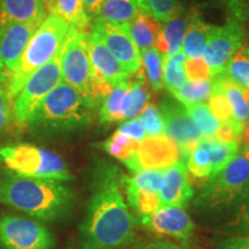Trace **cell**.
I'll return each instance as SVG.
<instances>
[{"label":"cell","mask_w":249,"mask_h":249,"mask_svg":"<svg viewBox=\"0 0 249 249\" xmlns=\"http://www.w3.org/2000/svg\"><path fill=\"white\" fill-rule=\"evenodd\" d=\"M135 218L121 191L120 176L112 167L97 173L82 232L91 247L119 248L133 240Z\"/></svg>","instance_id":"obj_1"},{"label":"cell","mask_w":249,"mask_h":249,"mask_svg":"<svg viewBox=\"0 0 249 249\" xmlns=\"http://www.w3.org/2000/svg\"><path fill=\"white\" fill-rule=\"evenodd\" d=\"M61 182L6 172L0 178V204L39 220L60 219L70 213L74 203L73 191Z\"/></svg>","instance_id":"obj_2"},{"label":"cell","mask_w":249,"mask_h":249,"mask_svg":"<svg viewBox=\"0 0 249 249\" xmlns=\"http://www.w3.org/2000/svg\"><path fill=\"white\" fill-rule=\"evenodd\" d=\"M92 108L75 88L61 81L31 116L28 126L40 135H64L87 127Z\"/></svg>","instance_id":"obj_3"},{"label":"cell","mask_w":249,"mask_h":249,"mask_svg":"<svg viewBox=\"0 0 249 249\" xmlns=\"http://www.w3.org/2000/svg\"><path fill=\"white\" fill-rule=\"evenodd\" d=\"M249 196V147L245 144L222 171L210 177L193 201L205 211L233 209Z\"/></svg>","instance_id":"obj_4"},{"label":"cell","mask_w":249,"mask_h":249,"mask_svg":"<svg viewBox=\"0 0 249 249\" xmlns=\"http://www.w3.org/2000/svg\"><path fill=\"white\" fill-rule=\"evenodd\" d=\"M70 28L71 26L64 18L55 14H48L28 42L17 71L9 83L7 93L12 101L29 77L52 60L62 49Z\"/></svg>","instance_id":"obj_5"},{"label":"cell","mask_w":249,"mask_h":249,"mask_svg":"<svg viewBox=\"0 0 249 249\" xmlns=\"http://www.w3.org/2000/svg\"><path fill=\"white\" fill-rule=\"evenodd\" d=\"M0 160L9 172L21 177L57 181H68L73 178L60 156L30 143H13L0 147Z\"/></svg>","instance_id":"obj_6"},{"label":"cell","mask_w":249,"mask_h":249,"mask_svg":"<svg viewBox=\"0 0 249 249\" xmlns=\"http://www.w3.org/2000/svg\"><path fill=\"white\" fill-rule=\"evenodd\" d=\"M62 81L75 88L87 104L95 108L92 98L93 70L88 52V31L71 27L61 50Z\"/></svg>","instance_id":"obj_7"},{"label":"cell","mask_w":249,"mask_h":249,"mask_svg":"<svg viewBox=\"0 0 249 249\" xmlns=\"http://www.w3.org/2000/svg\"><path fill=\"white\" fill-rule=\"evenodd\" d=\"M61 50L52 60L36 71L15 96L13 121L17 126L27 127L31 116L45 96L62 81Z\"/></svg>","instance_id":"obj_8"},{"label":"cell","mask_w":249,"mask_h":249,"mask_svg":"<svg viewBox=\"0 0 249 249\" xmlns=\"http://www.w3.org/2000/svg\"><path fill=\"white\" fill-rule=\"evenodd\" d=\"M54 238L44 225L29 218L0 217V247L4 249H52Z\"/></svg>","instance_id":"obj_9"},{"label":"cell","mask_w":249,"mask_h":249,"mask_svg":"<svg viewBox=\"0 0 249 249\" xmlns=\"http://www.w3.org/2000/svg\"><path fill=\"white\" fill-rule=\"evenodd\" d=\"M244 29L235 20L227 21L224 26H213L203 53L211 79L225 71L229 61L244 45Z\"/></svg>","instance_id":"obj_10"},{"label":"cell","mask_w":249,"mask_h":249,"mask_svg":"<svg viewBox=\"0 0 249 249\" xmlns=\"http://www.w3.org/2000/svg\"><path fill=\"white\" fill-rule=\"evenodd\" d=\"M91 30L129 74L141 68V52L130 36L129 24L118 26L95 18Z\"/></svg>","instance_id":"obj_11"},{"label":"cell","mask_w":249,"mask_h":249,"mask_svg":"<svg viewBox=\"0 0 249 249\" xmlns=\"http://www.w3.org/2000/svg\"><path fill=\"white\" fill-rule=\"evenodd\" d=\"M42 22L18 23L0 30V88L7 92L18 61Z\"/></svg>","instance_id":"obj_12"},{"label":"cell","mask_w":249,"mask_h":249,"mask_svg":"<svg viewBox=\"0 0 249 249\" xmlns=\"http://www.w3.org/2000/svg\"><path fill=\"white\" fill-rule=\"evenodd\" d=\"M160 112L165 123V134L178 145L183 158L203 136L193 123L185 105L179 101L164 99L160 103Z\"/></svg>","instance_id":"obj_13"},{"label":"cell","mask_w":249,"mask_h":249,"mask_svg":"<svg viewBox=\"0 0 249 249\" xmlns=\"http://www.w3.org/2000/svg\"><path fill=\"white\" fill-rule=\"evenodd\" d=\"M139 223L152 233L188 241L194 233V222L182 208L160 207L155 213L139 216Z\"/></svg>","instance_id":"obj_14"},{"label":"cell","mask_w":249,"mask_h":249,"mask_svg":"<svg viewBox=\"0 0 249 249\" xmlns=\"http://www.w3.org/2000/svg\"><path fill=\"white\" fill-rule=\"evenodd\" d=\"M178 160V145L166 135L155 136L140 143L139 150L128 169L134 173L143 170H164Z\"/></svg>","instance_id":"obj_15"},{"label":"cell","mask_w":249,"mask_h":249,"mask_svg":"<svg viewBox=\"0 0 249 249\" xmlns=\"http://www.w3.org/2000/svg\"><path fill=\"white\" fill-rule=\"evenodd\" d=\"M160 195L161 207L183 208L194 197L185 160H178L164 169V181Z\"/></svg>","instance_id":"obj_16"},{"label":"cell","mask_w":249,"mask_h":249,"mask_svg":"<svg viewBox=\"0 0 249 249\" xmlns=\"http://www.w3.org/2000/svg\"><path fill=\"white\" fill-rule=\"evenodd\" d=\"M88 52L93 71L110 86L116 87L132 75L114 58L92 30L88 33Z\"/></svg>","instance_id":"obj_17"},{"label":"cell","mask_w":249,"mask_h":249,"mask_svg":"<svg viewBox=\"0 0 249 249\" xmlns=\"http://www.w3.org/2000/svg\"><path fill=\"white\" fill-rule=\"evenodd\" d=\"M44 0H0V30L18 23L43 22Z\"/></svg>","instance_id":"obj_18"},{"label":"cell","mask_w":249,"mask_h":249,"mask_svg":"<svg viewBox=\"0 0 249 249\" xmlns=\"http://www.w3.org/2000/svg\"><path fill=\"white\" fill-rule=\"evenodd\" d=\"M211 29H213V26L205 23L196 15L189 17L188 26H187L181 45V50L186 54L187 59L203 57Z\"/></svg>","instance_id":"obj_19"},{"label":"cell","mask_w":249,"mask_h":249,"mask_svg":"<svg viewBox=\"0 0 249 249\" xmlns=\"http://www.w3.org/2000/svg\"><path fill=\"white\" fill-rule=\"evenodd\" d=\"M129 89V80H124L113 87L110 93L102 101L99 107V121L108 124L124 120L127 108V93Z\"/></svg>","instance_id":"obj_20"},{"label":"cell","mask_w":249,"mask_h":249,"mask_svg":"<svg viewBox=\"0 0 249 249\" xmlns=\"http://www.w3.org/2000/svg\"><path fill=\"white\" fill-rule=\"evenodd\" d=\"M48 14H55L64 18L71 27L81 30L89 28L90 18L86 14L82 0H44Z\"/></svg>","instance_id":"obj_21"},{"label":"cell","mask_w":249,"mask_h":249,"mask_svg":"<svg viewBox=\"0 0 249 249\" xmlns=\"http://www.w3.org/2000/svg\"><path fill=\"white\" fill-rule=\"evenodd\" d=\"M163 27L157 20L150 15L140 11L132 22L129 23L130 36L135 43L140 52L144 51L155 45L156 37L160 33Z\"/></svg>","instance_id":"obj_22"},{"label":"cell","mask_w":249,"mask_h":249,"mask_svg":"<svg viewBox=\"0 0 249 249\" xmlns=\"http://www.w3.org/2000/svg\"><path fill=\"white\" fill-rule=\"evenodd\" d=\"M141 9L136 0H105L98 18L112 24H129Z\"/></svg>","instance_id":"obj_23"},{"label":"cell","mask_w":249,"mask_h":249,"mask_svg":"<svg viewBox=\"0 0 249 249\" xmlns=\"http://www.w3.org/2000/svg\"><path fill=\"white\" fill-rule=\"evenodd\" d=\"M201 142L210 155L213 176L222 171L240 150L239 142L220 141L214 138H202Z\"/></svg>","instance_id":"obj_24"},{"label":"cell","mask_w":249,"mask_h":249,"mask_svg":"<svg viewBox=\"0 0 249 249\" xmlns=\"http://www.w3.org/2000/svg\"><path fill=\"white\" fill-rule=\"evenodd\" d=\"M216 77L219 80L223 91L230 103L233 120L242 124H247L249 121V102L245 96L244 90L224 76L223 74H219Z\"/></svg>","instance_id":"obj_25"},{"label":"cell","mask_w":249,"mask_h":249,"mask_svg":"<svg viewBox=\"0 0 249 249\" xmlns=\"http://www.w3.org/2000/svg\"><path fill=\"white\" fill-rule=\"evenodd\" d=\"M186 54L182 50L174 54L163 55V80L164 87L170 92L179 89L187 82L185 64Z\"/></svg>","instance_id":"obj_26"},{"label":"cell","mask_w":249,"mask_h":249,"mask_svg":"<svg viewBox=\"0 0 249 249\" xmlns=\"http://www.w3.org/2000/svg\"><path fill=\"white\" fill-rule=\"evenodd\" d=\"M121 187L124 188L129 209L135 210L139 216L155 213L161 207L160 193L134 188L126 183H121Z\"/></svg>","instance_id":"obj_27"},{"label":"cell","mask_w":249,"mask_h":249,"mask_svg":"<svg viewBox=\"0 0 249 249\" xmlns=\"http://www.w3.org/2000/svg\"><path fill=\"white\" fill-rule=\"evenodd\" d=\"M140 143L141 142L130 139L129 136L124 135L117 129V132H114L107 141L103 143V149L107 154L113 156L114 158L123 161L127 166L129 161L135 157Z\"/></svg>","instance_id":"obj_28"},{"label":"cell","mask_w":249,"mask_h":249,"mask_svg":"<svg viewBox=\"0 0 249 249\" xmlns=\"http://www.w3.org/2000/svg\"><path fill=\"white\" fill-rule=\"evenodd\" d=\"M222 74L240 88H249V44L241 46Z\"/></svg>","instance_id":"obj_29"},{"label":"cell","mask_w":249,"mask_h":249,"mask_svg":"<svg viewBox=\"0 0 249 249\" xmlns=\"http://www.w3.org/2000/svg\"><path fill=\"white\" fill-rule=\"evenodd\" d=\"M213 91V80L203 81H188L179 89L171 93L182 105H194L204 103L210 97Z\"/></svg>","instance_id":"obj_30"},{"label":"cell","mask_w":249,"mask_h":249,"mask_svg":"<svg viewBox=\"0 0 249 249\" xmlns=\"http://www.w3.org/2000/svg\"><path fill=\"white\" fill-rule=\"evenodd\" d=\"M141 60L149 86L156 91L163 89V54L152 46L141 52Z\"/></svg>","instance_id":"obj_31"},{"label":"cell","mask_w":249,"mask_h":249,"mask_svg":"<svg viewBox=\"0 0 249 249\" xmlns=\"http://www.w3.org/2000/svg\"><path fill=\"white\" fill-rule=\"evenodd\" d=\"M185 107L189 117L192 118L193 123L200 130L202 136L203 138H214L220 121L213 116L209 105L205 103H200V104L187 105Z\"/></svg>","instance_id":"obj_32"},{"label":"cell","mask_w":249,"mask_h":249,"mask_svg":"<svg viewBox=\"0 0 249 249\" xmlns=\"http://www.w3.org/2000/svg\"><path fill=\"white\" fill-rule=\"evenodd\" d=\"M187 171L196 178H208L213 176V166H211L210 155L204 147L201 140L189 151L185 158Z\"/></svg>","instance_id":"obj_33"},{"label":"cell","mask_w":249,"mask_h":249,"mask_svg":"<svg viewBox=\"0 0 249 249\" xmlns=\"http://www.w3.org/2000/svg\"><path fill=\"white\" fill-rule=\"evenodd\" d=\"M139 8L157 20L167 22L181 13V6L177 0H136Z\"/></svg>","instance_id":"obj_34"},{"label":"cell","mask_w":249,"mask_h":249,"mask_svg":"<svg viewBox=\"0 0 249 249\" xmlns=\"http://www.w3.org/2000/svg\"><path fill=\"white\" fill-rule=\"evenodd\" d=\"M188 18L177 15L172 20L167 21L166 24L161 29V36L167 45V54H174L181 50L183 36H185Z\"/></svg>","instance_id":"obj_35"},{"label":"cell","mask_w":249,"mask_h":249,"mask_svg":"<svg viewBox=\"0 0 249 249\" xmlns=\"http://www.w3.org/2000/svg\"><path fill=\"white\" fill-rule=\"evenodd\" d=\"M223 232L231 235H249V196L231 209L223 225Z\"/></svg>","instance_id":"obj_36"},{"label":"cell","mask_w":249,"mask_h":249,"mask_svg":"<svg viewBox=\"0 0 249 249\" xmlns=\"http://www.w3.org/2000/svg\"><path fill=\"white\" fill-rule=\"evenodd\" d=\"M120 181L134 188L160 193L164 181V170H143L141 172L135 173L132 178L121 176Z\"/></svg>","instance_id":"obj_37"},{"label":"cell","mask_w":249,"mask_h":249,"mask_svg":"<svg viewBox=\"0 0 249 249\" xmlns=\"http://www.w3.org/2000/svg\"><path fill=\"white\" fill-rule=\"evenodd\" d=\"M140 120H141L143 128L145 130V134H147V138L166 135L163 114L156 105L148 103L141 112Z\"/></svg>","instance_id":"obj_38"},{"label":"cell","mask_w":249,"mask_h":249,"mask_svg":"<svg viewBox=\"0 0 249 249\" xmlns=\"http://www.w3.org/2000/svg\"><path fill=\"white\" fill-rule=\"evenodd\" d=\"M211 80H213V91L209 97V107L211 112L219 121L233 120L231 107H230V103L223 91L219 80L217 77H213Z\"/></svg>","instance_id":"obj_39"},{"label":"cell","mask_w":249,"mask_h":249,"mask_svg":"<svg viewBox=\"0 0 249 249\" xmlns=\"http://www.w3.org/2000/svg\"><path fill=\"white\" fill-rule=\"evenodd\" d=\"M245 126L246 124L236 123L234 120L220 121L214 139L220 140V141L240 142L242 135H244Z\"/></svg>","instance_id":"obj_40"},{"label":"cell","mask_w":249,"mask_h":249,"mask_svg":"<svg viewBox=\"0 0 249 249\" xmlns=\"http://www.w3.org/2000/svg\"><path fill=\"white\" fill-rule=\"evenodd\" d=\"M186 76L188 81L211 80L210 71L203 57L187 59L185 64Z\"/></svg>","instance_id":"obj_41"},{"label":"cell","mask_w":249,"mask_h":249,"mask_svg":"<svg viewBox=\"0 0 249 249\" xmlns=\"http://www.w3.org/2000/svg\"><path fill=\"white\" fill-rule=\"evenodd\" d=\"M13 121V101L4 89L0 88V133L5 132Z\"/></svg>","instance_id":"obj_42"},{"label":"cell","mask_w":249,"mask_h":249,"mask_svg":"<svg viewBox=\"0 0 249 249\" xmlns=\"http://www.w3.org/2000/svg\"><path fill=\"white\" fill-rule=\"evenodd\" d=\"M118 130L138 142H142L143 140L147 139V134H145V130L143 128L140 118H134L132 120H126L124 123L120 124Z\"/></svg>","instance_id":"obj_43"},{"label":"cell","mask_w":249,"mask_h":249,"mask_svg":"<svg viewBox=\"0 0 249 249\" xmlns=\"http://www.w3.org/2000/svg\"><path fill=\"white\" fill-rule=\"evenodd\" d=\"M218 249H249V235H230L218 244Z\"/></svg>","instance_id":"obj_44"},{"label":"cell","mask_w":249,"mask_h":249,"mask_svg":"<svg viewBox=\"0 0 249 249\" xmlns=\"http://www.w3.org/2000/svg\"><path fill=\"white\" fill-rule=\"evenodd\" d=\"M136 249H186L181 246L174 244L169 240H160V239H150L140 244Z\"/></svg>","instance_id":"obj_45"},{"label":"cell","mask_w":249,"mask_h":249,"mask_svg":"<svg viewBox=\"0 0 249 249\" xmlns=\"http://www.w3.org/2000/svg\"><path fill=\"white\" fill-rule=\"evenodd\" d=\"M104 1L105 0H82L86 14L88 15L90 20L95 18V17H98L99 13H101L102 6L104 4Z\"/></svg>","instance_id":"obj_46"},{"label":"cell","mask_w":249,"mask_h":249,"mask_svg":"<svg viewBox=\"0 0 249 249\" xmlns=\"http://www.w3.org/2000/svg\"><path fill=\"white\" fill-rule=\"evenodd\" d=\"M88 249H99V248H93V247H90V248H88Z\"/></svg>","instance_id":"obj_47"},{"label":"cell","mask_w":249,"mask_h":249,"mask_svg":"<svg viewBox=\"0 0 249 249\" xmlns=\"http://www.w3.org/2000/svg\"><path fill=\"white\" fill-rule=\"evenodd\" d=\"M247 145H248V144H247ZM248 147H249V145H248Z\"/></svg>","instance_id":"obj_48"}]
</instances>
